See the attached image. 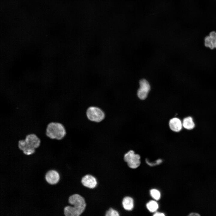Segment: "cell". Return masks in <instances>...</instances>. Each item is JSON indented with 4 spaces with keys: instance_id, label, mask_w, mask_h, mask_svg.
I'll list each match as a JSON object with an SVG mask.
<instances>
[{
    "instance_id": "obj_1",
    "label": "cell",
    "mask_w": 216,
    "mask_h": 216,
    "mask_svg": "<svg viewBox=\"0 0 216 216\" xmlns=\"http://www.w3.org/2000/svg\"><path fill=\"white\" fill-rule=\"evenodd\" d=\"M68 202L73 206H68L64 207L63 212L65 216H79L85 210L86 201L81 195L75 194L70 195L68 198Z\"/></svg>"
},
{
    "instance_id": "obj_2",
    "label": "cell",
    "mask_w": 216,
    "mask_h": 216,
    "mask_svg": "<svg viewBox=\"0 0 216 216\" xmlns=\"http://www.w3.org/2000/svg\"><path fill=\"white\" fill-rule=\"evenodd\" d=\"M41 140L35 134H27L24 139H21L18 142V147L23 153L30 155L34 153L35 149L40 146Z\"/></svg>"
},
{
    "instance_id": "obj_3",
    "label": "cell",
    "mask_w": 216,
    "mask_h": 216,
    "mask_svg": "<svg viewBox=\"0 0 216 216\" xmlns=\"http://www.w3.org/2000/svg\"><path fill=\"white\" fill-rule=\"evenodd\" d=\"M66 134V128L61 123L52 122L47 125L45 135L51 139L62 140L65 137Z\"/></svg>"
},
{
    "instance_id": "obj_4",
    "label": "cell",
    "mask_w": 216,
    "mask_h": 216,
    "mask_svg": "<svg viewBox=\"0 0 216 216\" xmlns=\"http://www.w3.org/2000/svg\"><path fill=\"white\" fill-rule=\"evenodd\" d=\"M86 115L89 121L95 123H100L106 117L104 111L100 107L95 106L88 107L86 111Z\"/></svg>"
},
{
    "instance_id": "obj_5",
    "label": "cell",
    "mask_w": 216,
    "mask_h": 216,
    "mask_svg": "<svg viewBox=\"0 0 216 216\" xmlns=\"http://www.w3.org/2000/svg\"><path fill=\"white\" fill-rule=\"evenodd\" d=\"M140 156L135 154L133 150H130L125 153L124 156V161L127 163L128 166L131 168L138 167L140 164Z\"/></svg>"
},
{
    "instance_id": "obj_6",
    "label": "cell",
    "mask_w": 216,
    "mask_h": 216,
    "mask_svg": "<svg viewBox=\"0 0 216 216\" xmlns=\"http://www.w3.org/2000/svg\"><path fill=\"white\" fill-rule=\"evenodd\" d=\"M140 87L137 91V95L141 100L146 99L150 90V86L148 82L145 79L140 81Z\"/></svg>"
},
{
    "instance_id": "obj_7",
    "label": "cell",
    "mask_w": 216,
    "mask_h": 216,
    "mask_svg": "<svg viewBox=\"0 0 216 216\" xmlns=\"http://www.w3.org/2000/svg\"><path fill=\"white\" fill-rule=\"evenodd\" d=\"M81 182L84 187L90 189L95 188L98 184L96 178L94 176L89 174L83 176L81 179Z\"/></svg>"
},
{
    "instance_id": "obj_8",
    "label": "cell",
    "mask_w": 216,
    "mask_h": 216,
    "mask_svg": "<svg viewBox=\"0 0 216 216\" xmlns=\"http://www.w3.org/2000/svg\"><path fill=\"white\" fill-rule=\"evenodd\" d=\"M46 181L50 184H57L60 179V176L58 172L55 170H51L47 171L45 176Z\"/></svg>"
},
{
    "instance_id": "obj_9",
    "label": "cell",
    "mask_w": 216,
    "mask_h": 216,
    "mask_svg": "<svg viewBox=\"0 0 216 216\" xmlns=\"http://www.w3.org/2000/svg\"><path fill=\"white\" fill-rule=\"evenodd\" d=\"M205 45L211 49L216 48V32L212 31L204 39Z\"/></svg>"
},
{
    "instance_id": "obj_10",
    "label": "cell",
    "mask_w": 216,
    "mask_h": 216,
    "mask_svg": "<svg viewBox=\"0 0 216 216\" xmlns=\"http://www.w3.org/2000/svg\"><path fill=\"white\" fill-rule=\"evenodd\" d=\"M169 126L171 130L175 132L180 131L183 126L181 120L177 118H173L170 119L169 122Z\"/></svg>"
},
{
    "instance_id": "obj_11",
    "label": "cell",
    "mask_w": 216,
    "mask_h": 216,
    "mask_svg": "<svg viewBox=\"0 0 216 216\" xmlns=\"http://www.w3.org/2000/svg\"><path fill=\"white\" fill-rule=\"evenodd\" d=\"M124 208L127 211L131 210L134 207V201L133 199L129 196L124 197L122 201Z\"/></svg>"
},
{
    "instance_id": "obj_12",
    "label": "cell",
    "mask_w": 216,
    "mask_h": 216,
    "mask_svg": "<svg viewBox=\"0 0 216 216\" xmlns=\"http://www.w3.org/2000/svg\"><path fill=\"white\" fill-rule=\"evenodd\" d=\"M183 126L187 130H191L195 126V124L192 118L191 117H188L184 118L182 122Z\"/></svg>"
},
{
    "instance_id": "obj_13",
    "label": "cell",
    "mask_w": 216,
    "mask_h": 216,
    "mask_svg": "<svg viewBox=\"0 0 216 216\" xmlns=\"http://www.w3.org/2000/svg\"><path fill=\"white\" fill-rule=\"evenodd\" d=\"M146 207L150 212H154L158 209V205L156 201L151 200L147 204Z\"/></svg>"
},
{
    "instance_id": "obj_14",
    "label": "cell",
    "mask_w": 216,
    "mask_h": 216,
    "mask_svg": "<svg viewBox=\"0 0 216 216\" xmlns=\"http://www.w3.org/2000/svg\"><path fill=\"white\" fill-rule=\"evenodd\" d=\"M105 216H119V214L117 211L112 207H110L105 212Z\"/></svg>"
},
{
    "instance_id": "obj_15",
    "label": "cell",
    "mask_w": 216,
    "mask_h": 216,
    "mask_svg": "<svg viewBox=\"0 0 216 216\" xmlns=\"http://www.w3.org/2000/svg\"><path fill=\"white\" fill-rule=\"evenodd\" d=\"M151 196L156 200H159L160 197V192L158 190L155 189H152L150 191Z\"/></svg>"
},
{
    "instance_id": "obj_16",
    "label": "cell",
    "mask_w": 216,
    "mask_h": 216,
    "mask_svg": "<svg viewBox=\"0 0 216 216\" xmlns=\"http://www.w3.org/2000/svg\"><path fill=\"white\" fill-rule=\"evenodd\" d=\"M164 213L158 212H156L153 215V216H164Z\"/></svg>"
},
{
    "instance_id": "obj_17",
    "label": "cell",
    "mask_w": 216,
    "mask_h": 216,
    "mask_svg": "<svg viewBox=\"0 0 216 216\" xmlns=\"http://www.w3.org/2000/svg\"><path fill=\"white\" fill-rule=\"evenodd\" d=\"M189 216H200V215L197 213H190L189 215Z\"/></svg>"
}]
</instances>
